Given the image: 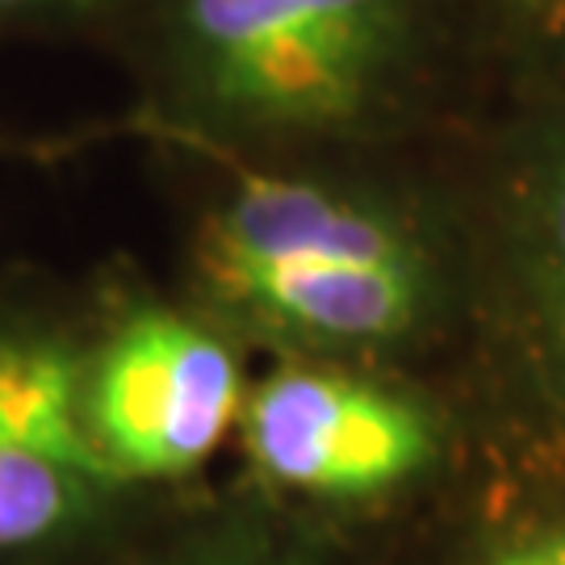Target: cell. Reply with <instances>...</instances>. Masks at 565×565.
Listing matches in <instances>:
<instances>
[{
  "label": "cell",
  "mask_w": 565,
  "mask_h": 565,
  "mask_svg": "<svg viewBox=\"0 0 565 565\" xmlns=\"http://www.w3.org/2000/svg\"><path fill=\"white\" fill-rule=\"evenodd\" d=\"M452 0H121L102 42L139 126L189 156L281 160L373 135L406 105Z\"/></svg>",
  "instance_id": "obj_1"
},
{
  "label": "cell",
  "mask_w": 565,
  "mask_h": 565,
  "mask_svg": "<svg viewBox=\"0 0 565 565\" xmlns=\"http://www.w3.org/2000/svg\"><path fill=\"white\" fill-rule=\"evenodd\" d=\"M214 189L184 243V298L235 335L369 348L431 298V243L398 198L277 160L198 156Z\"/></svg>",
  "instance_id": "obj_2"
},
{
  "label": "cell",
  "mask_w": 565,
  "mask_h": 565,
  "mask_svg": "<svg viewBox=\"0 0 565 565\" xmlns=\"http://www.w3.org/2000/svg\"><path fill=\"white\" fill-rule=\"evenodd\" d=\"M239 335L193 298L118 285L81 319V427L102 469L130 494L198 478L235 436Z\"/></svg>",
  "instance_id": "obj_3"
},
{
  "label": "cell",
  "mask_w": 565,
  "mask_h": 565,
  "mask_svg": "<svg viewBox=\"0 0 565 565\" xmlns=\"http://www.w3.org/2000/svg\"><path fill=\"white\" fill-rule=\"evenodd\" d=\"M81 319L0 281V565H88L142 494L102 469L81 427Z\"/></svg>",
  "instance_id": "obj_4"
},
{
  "label": "cell",
  "mask_w": 565,
  "mask_h": 565,
  "mask_svg": "<svg viewBox=\"0 0 565 565\" xmlns=\"http://www.w3.org/2000/svg\"><path fill=\"white\" fill-rule=\"evenodd\" d=\"M235 436L264 486L306 499H373L411 482L436 452L431 419L411 398L310 364L247 382Z\"/></svg>",
  "instance_id": "obj_5"
},
{
  "label": "cell",
  "mask_w": 565,
  "mask_h": 565,
  "mask_svg": "<svg viewBox=\"0 0 565 565\" xmlns=\"http://www.w3.org/2000/svg\"><path fill=\"white\" fill-rule=\"evenodd\" d=\"M507 235L548 340L565 356V81L527 118L507 181Z\"/></svg>",
  "instance_id": "obj_6"
},
{
  "label": "cell",
  "mask_w": 565,
  "mask_h": 565,
  "mask_svg": "<svg viewBox=\"0 0 565 565\" xmlns=\"http://www.w3.org/2000/svg\"><path fill=\"white\" fill-rule=\"evenodd\" d=\"M88 565H310L252 511H214L198 520L160 527L142 541L121 532L97 562Z\"/></svg>",
  "instance_id": "obj_7"
},
{
  "label": "cell",
  "mask_w": 565,
  "mask_h": 565,
  "mask_svg": "<svg viewBox=\"0 0 565 565\" xmlns=\"http://www.w3.org/2000/svg\"><path fill=\"white\" fill-rule=\"evenodd\" d=\"M121 0H0V42L102 39Z\"/></svg>",
  "instance_id": "obj_8"
},
{
  "label": "cell",
  "mask_w": 565,
  "mask_h": 565,
  "mask_svg": "<svg viewBox=\"0 0 565 565\" xmlns=\"http://www.w3.org/2000/svg\"><path fill=\"white\" fill-rule=\"evenodd\" d=\"M486 4L520 39H532V42L565 39V0H486Z\"/></svg>",
  "instance_id": "obj_9"
},
{
  "label": "cell",
  "mask_w": 565,
  "mask_h": 565,
  "mask_svg": "<svg viewBox=\"0 0 565 565\" xmlns=\"http://www.w3.org/2000/svg\"><path fill=\"white\" fill-rule=\"evenodd\" d=\"M486 565H565V520L545 527V532H532L515 545H507L499 557H490Z\"/></svg>",
  "instance_id": "obj_10"
},
{
  "label": "cell",
  "mask_w": 565,
  "mask_h": 565,
  "mask_svg": "<svg viewBox=\"0 0 565 565\" xmlns=\"http://www.w3.org/2000/svg\"><path fill=\"white\" fill-rule=\"evenodd\" d=\"M0 156H4V139H0Z\"/></svg>",
  "instance_id": "obj_11"
}]
</instances>
